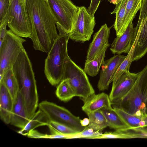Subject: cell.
<instances>
[{
	"mask_svg": "<svg viewBox=\"0 0 147 147\" xmlns=\"http://www.w3.org/2000/svg\"><path fill=\"white\" fill-rule=\"evenodd\" d=\"M11 0H10V2L11 1Z\"/></svg>",
	"mask_w": 147,
	"mask_h": 147,
	"instance_id": "cell-41",
	"label": "cell"
},
{
	"mask_svg": "<svg viewBox=\"0 0 147 147\" xmlns=\"http://www.w3.org/2000/svg\"><path fill=\"white\" fill-rule=\"evenodd\" d=\"M136 27L140 30L138 42L135 48L133 59L137 61L147 53V0H142Z\"/></svg>",
	"mask_w": 147,
	"mask_h": 147,
	"instance_id": "cell-12",
	"label": "cell"
},
{
	"mask_svg": "<svg viewBox=\"0 0 147 147\" xmlns=\"http://www.w3.org/2000/svg\"><path fill=\"white\" fill-rule=\"evenodd\" d=\"M105 115L108 126L116 131H122L130 129V128L124 122L114 111L112 107H104L100 109Z\"/></svg>",
	"mask_w": 147,
	"mask_h": 147,
	"instance_id": "cell-19",
	"label": "cell"
},
{
	"mask_svg": "<svg viewBox=\"0 0 147 147\" xmlns=\"http://www.w3.org/2000/svg\"><path fill=\"white\" fill-rule=\"evenodd\" d=\"M2 81L9 91L14 102L18 93L19 87L17 80L12 69L6 71L0 81Z\"/></svg>",
	"mask_w": 147,
	"mask_h": 147,
	"instance_id": "cell-25",
	"label": "cell"
},
{
	"mask_svg": "<svg viewBox=\"0 0 147 147\" xmlns=\"http://www.w3.org/2000/svg\"><path fill=\"white\" fill-rule=\"evenodd\" d=\"M113 108L124 122L130 128L129 130L145 126V122L142 118L129 113L121 108Z\"/></svg>",
	"mask_w": 147,
	"mask_h": 147,
	"instance_id": "cell-21",
	"label": "cell"
},
{
	"mask_svg": "<svg viewBox=\"0 0 147 147\" xmlns=\"http://www.w3.org/2000/svg\"><path fill=\"white\" fill-rule=\"evenodd\" d=\"M147 103V65L140 72L139 77L127 93L111 105L113 107L121 108L134 115L138 112H144Z\"/></svg>",
	"mask_w": 147,
	"mask_h": 147,
	"instance_id": "cell-4",
	"label": "cell"
},
{
	"mask_svg": "<svg viewBox=\"0 0 147 147\" xmlns=\"http://www.w3.org/2000/svg\"><path fill=\"white\" fill-rule=\"evenodd\" d=\"M100 131L95 130L87 126L82 131L76 135L72 136L70 139H99L102 134Z\"/></svg>",
	"mask_w": 147,
	"mask_h": 147,
	"instance_id": "cell-30",
	"label": "cell"
},
{
	"mask_svg": "<svg viewBox=\"0 0 147 147\" xmlns=\"http://www.w3.org/2000/svg\"><path fill=\"white\" fill-rule=\"evenodd\" d=\"M109 2L110 3H113L114 4H116V2L117 0H108Z\"/></svg>",
	"mask_w": 147,
	"mask_h": 147,
	"instance_id": "cell-39",
	"label": "cell"
},
{
	"mask_svg": "<svg viewBox=\"0 0 147 147\" xmlns=\"http://www.w3.org/2000/svg\"><path fill=\"white\" fill-rule=\"evenodd\" d=\"M101 0H91L90 5L87 9L88 12L94 16L100 3Z\"/></svg>",
	"mask_w": 147,
	"mask_h": 147,
	"instance_id": "cell-33",
	"label": "cell"
},
{
	"mask_svg": "<svg viewBox=\"0 0 147 147\" xmlns=\"http://www.w3.org/2000/svg\"><path fill=\"white\" fill-rule=\"evenodd\" d=\"M51 134H62L74 135L79 133L73 129L64 124L53 121H50L47 126Z\"/></svg>",
	"mask_w": 147,
	"mask_h": 147,
	"instance_id": "cell-28",
	"label": "cell"
},
{
	"mask_svg": "<svg viewBox=\"0 0 147 147\" xmlns=\"http://www.w3.org/2000/svg\"><path fill=\"white\" fill-rule=\"evenodd\" d=\"M27 136L33 138H61L62 136L61 134H47L41 133L34 129L30 130L28 133Z\"/></svg>",
	"mask_w": 147,
	"mask_h": 147,
	"instance_id": "cell-32",
	"label": "cell"
},
{
	"mask_svg": "<svg viewBox=\"0 0 147 147\" xmlns=\"http://www.w3.org/2000/svg\"><path fill=\"white\" fill-rule=\"evenodd\" d=\"M13 33L18 36L30 38L32 34V24L26 9L20 0L10 2L7 24Z\"/></svg>",
	"mask_w": 147,
	"mask_h": 147,
	"instance_id": "cell-8",
	"label": "cell"
},
{
	"mask_svg": "<svg viewBox=\"0 0 147 147\" xmlns=\"http://www.w3.org/2000/svg\"><path fill=\"white\" fill-rule=\"evenodd\" d=\"M107 49H105L94 59L88 62H85L84 70L87 74L94 77L98 74L100 68L105 61V52Z\"/></svg>",
	"mask_w": 147,
	"mask_h": 147,
	"instance_id": "cell-27",
	"label": "cell"
},
{
	"mask_svg": "<svg viewBox=\"0 0 147 147\" xmlns=\"http://www.w3.org/2000/svg\"><path fill=\"white\" fill-rule=\"evenodd\" d=\"M55 93L60 100L65 102L69 101L75 96L74 91L67 79L63 80L58 85Z\"/></svg>",
	"mask_w": 147,
	"mask_h": 147,
	"instance_id": "cell-26",
	"label": "cell"
},
{
	"mask_svg": "<svg viewBox=\"0 0 147 147\" xmlns=\"http://www.w3.org/2000/svg\"><path fill=\"white\" fill-rule=\"evenodd\" d=\"M10 5V0H0V26L7 24Z\"/></svg>",
	"mask_w": 147,
	"mask_h": 147,
	"instance_id": "cell-31",
	"label": "cell"
},
{
	"mask_svg": "<svg viewBox=\"0 0 147 147\" xmlns=\"http://www.w3.org/2000/svg\"><path fill=\"white\" fill-rule=\"evenodd\" d=\"M67 79L75 93L83 102L95 93L86 74L69 57L65 65L63 80Z\"/></svg>",
	"mask_w": 147,
	"mask_h": 147,
	"instance_id": "cell-6",
	"label": "cell"
},
{
	"mask_svg": "<svg viewBox=\"0 0 147 147\" xmlns=\"http://www.w3.org/2000/svg\"><path fill=\"white\" fill-rule=\"evenodd\" d=\"M14 101L3 82L0 81V116L6 124L10 123Z\"/></svg>",
	"mask_w": 147,
	"mask_h": 147,
	"instance_id": "cell-16",
	"label": "cell"
},
{
	"mask_svg": "<svg viewBox=\"0 0 147 147\" xmlns=\"http://www.w3.org/2000/svg\"><path fill=\"white\" fill-rule=\"evenodd\" d=\"M24 105L22 96L18 92L17 97L14 102L10 123L22 129L29 122Z\"/></svg>",
	"mask_w": 147,
	"mask_h": 147,
	"instance_id": "cell-18",
	"label": "cell"
},
{
	"mask_svg": "<svg viewBox=\"0 0 147 147\" xmlns=\"http://www.w3.org/2000/svg\"><path fill=\"white\" fill-rule=\"evenodd\" d=\"M142 1V0H128L126 5L122 28L123 33L129 24L132 22L137 13L141 7Z\"/></svg>",
	"mask_w": 147,
	"mask_h": 147,
	"instance_id": "cell-23",
	"label": "cell"
},
{
	"mask_svg": "<svg viewBox=\"0 0 147 147\" xmlns=\"http://www.w3.org/2000/svg\"><path fill=\"white\" fill-rule=\"evenodd\" d=\"M140 74L125 71L115 81L112 82V86L109 96L112 103L116 102L122 98L132 88Z\"/></svg>",
	"mask_w": 147,
	"mask_h": 147,
	"instance_id": "cell-11",
	"label": "cell"
},
{
	"mask_svg": "<svg viewBox=\"0 0 147 147\" xmlns=\"http://www.w3.org/2000/svg\"><path fill=\"white\" fill-rule=\"evenodd\" d=\"M137 30L134 24L130 23L124 32L114 39L110 49L112 53L121 55L123 53L128 54L136 38Z\"/></svg>",
	"mask_w": 147,
	"mask_h": 147,
	"instance_id": "cell-15",
	"label": "cell"
},
{
	"mask_svg": "<svg viewBox=\"0 0 147 147\" xmlns=\"http://www.w3.org/2000/svg\"><path fill=\"white\" fill-rule=\"evenodd\" d=\"M122 0H117L116 2V4H118Z\"/></svg>",
	"mask_w": 147,
	"mask_h": 147,
	"instance_id": "cell-40",
	"label": "cell"
},
{
	"mask_svg": "<svg viewBox=\"0 0 147 147\" xmlns=\"http://www.w3.org/2000/svg\"><path fill=\"white\" fill-rule=\"evenodd\" d=\"M26 7L32 26L33 47L48 53L59 35L54 18L45 0H26Z\"/></svg>",
	"mask_w": 147,
	"mask_h": 147,
	"instance_id": "cell-1",
	"label": "cell"
},
{
	"mask_svg": "<svg viewBox=\"0 0 147 147\" xmlns=\"http://www.w3.org/2000/svg\"><path fill=\"white\" fill-rule=\"evenodd\" d=\"M55 21L59 35L71 32L79 7L70 0H45Z\"/></svg>",
	"mask_w": 147,
	"mask_h": 147,
	"instance_id": "cell-5",
	"label": "cell"
},
{
	"mask_svg": "<svg viewBox=\"0 0 147 147\" xmlns=\"http://www.w3.org/2000/svg\"><path fill=\"white\" fill-rule=\"evenodd\" d=\"M111 27L106 24L102 26L99 30L94 35L92 42L90 44L85 62L92 61L99 56L105 49L110 46L109 39Z\"/></svg>",
	"mask_w": 147,
	"mask_h": 147,
	"instance_id": "cell-13",
	"label": "cell"
},
{
	"mask_svg": "<svg viewBox=\"0 0 147 147\" xmlns=\"http://www.w3.org/2000/svg\"><path fill=\"white\" fill-rule=\"evenodd\" d=\"M68 35L59 34L45 59L44 73L52 86L58 85L62 80L68 54Z\"/></svg>",
	"mask_w": 147,
	"mask_h": 147,
	"instance_id": "cell-3",
	"label": "cell"
},
{
	"mask_svg": "<svg viewBox=\"0 0 147 147\" xmlns=\"http://www.w3.org/2000/svg\"><path fill=\"white\" fill-rule=\"evenodd\" d=\"M26 40L7 30L5 38L0 46V80L4 73L11 69L19 55L24 49L23 43Z\"/></svg>",
	"mask_w": 147,
	"mask_h": 147,
	"instance_id": "cell-7",
	"label": "cell"
},
{
	"mask_svg": "<svg viewBox=\"0 0 147 147\" xmlns=\"http://www.w3.org/2000/svg\"><path fill=\"white\" fill-rule=\"evenodd\" d=\"M12 69L16 78L25 108L32 109L38 105V96L32 65L24 49L19 55Z\"/></svg>",
	"mask_w": 147,
	"mask_h": 147,
	"instance_id": "cell-2",
	"label": "cell"
},
{
	"mask_svg": "<svg viewBox=\"0 0 147 147\" xmlns=\"http://www.w3.org/2000/svg\"><path fill=\"white\" fill-rule=\"evenodd\" d=\"M86 114L89 120V127L100 131L108 126L106 119L101 109Z\"/></svg>",
	"mask_w": 147,
	"mask_h": 147,
	"instance_id": "cell-24",
	"label": "cell"
},
{
	"mask_svg": "<svg viewBox=\"0 0 147 147\" xmlns=\"http://www.w3.org/2000/svg\"><path fill=\"white\" fill-rule=\"evenodd\" d=\"M7 23H5L0 26V46L1 45L6 35V27Z\"/></svg>",
	"mask_w": 147,
	"mask_h": 147,
	"instance_id": "cell-35",
	"label": "cell"
},
{
	"mask_svg": "<svg viewBox=\"0 0 147 147\" xmlns=\"http://www.w3.org/2000/svg\"><path fill=\"white\" fill-rule=\"evenodd\" d=\"M49 121L45 113L39 109L35 112L26 126L18 131V133L24 136H27L31 130L39 127L48 126Z\"/></svg>",
	"mask_w": 147,
	"mask_h": 147,
	"instance_id": "cell-20",
	"label": "cell"
},
{
	"mask_svg": "<svg viewBox=\"0 0 147 147\" xmlns=\"http://www.w3.org/2000/svg\"><path fill=\"white\" fill-rule=\"evenodd\" d=\"M25 8H26V0H20Z\"/></svg>",
	"mask_w": 147,
	"mask_h": 147,
	"instance_id": "cell-38",
	"label": "cell"
},
{
	"mask_svg": "<svg viewBox=\"0 0 147 147\" xmlns=\"http://www.w3.org/2000/svg\"><path fill=\"white\" fill-rule=\"evenodd\" d=\"M38 107L39 109L45 113L50 121L65 125L79 133L86 127L81 125V119L79 117L75 116L66 109L54 103L43 101L39 103Z\"/></svg>",
	"mask_w": 147,
	"mask_h": 147,
	"instance_id": "cell-9",
	"label": "cell"
},
{
	"mask_svg": "<svg viewBox=\"0 0 147 147\" xmlns=\"http://www.w3.org/2000/svg\"><path fill=\"white\" fill-rule=\"evenodd\" d=\"M82 109L86 114L112 107L109 96L105 92L92 95L84 102Z\"/></svg>",
	"mask_w": 147,
	"mask_h": 147,
	"instance_id": "cell-17",
	"label": "cell"
},
{
	"mask_svg": "<svg viewBox=\"0 0 147 147\" xmlns=\"http://www.w3.org/2000/svg\"><path fill=\"white\" fill-rule=\"evenodd\" d=\"M128 0H122L119 3L116 5L114 10L111 14L116 13V18L114 24V28L117 36L123 34L122 28L125 15L126 5Z\"/></svg>",
	"mask_w": 147,
	"mask_h": 147,
	"instance_id": "cell-22",
	"label": "cell"
},
{
	"mask_svg": "<svg viewBox=\"0 0 147 147\" xmlns=\"http://www.w3.org/2000/svg\"><path fill=\"white\" fill-rule=\"evenodd\" d=\"M126 56L117 55L104 61L101 66L97 88L100 91L107 90L111 80Z\"/></svg>",
	"mask_w": 147,
	"mask_h": 147,
	"instance_id": "cell-14",
	"label": "cell"
},
{
	"mask_svg": "<svg viewBox=\"0 0 147 147\" xmlns=\"http://www.w3.org/2000/svg\"><path fill=\"white\" fill-rule=\"evenodd\" d=\"M80 123L82 126L86 127L88 126L89 123V119L87 118H85L83 120H81Z\"/></svg>",
	"mask_w": 147,
	"mask_h": 147,
	"instance_id": "cell-36",
	"label": "cell"
},
{
	"mask_svg": "<svg viewBox=\"0 0 147 147\" xmlns=\"http://www.w3.org/2000/svg\"><path fill=\"white\" fill-rule=\"evenodd\" d=\"M95 24L94 16L90 14L85 7H79L71 30L68 34L69 38L76 42L89 41L94 32Z\"/></svg>",
	"mask_w": 147,
	"mask_h": 147,
	"instance_id": "cell-10",
	"label": "cell"
},
{
	"mask_svg": "<svg viewBox=\"0 0 147 147\" xmlns=\"http://www.w3.org/2000/svg\"><path fill=\"white\" fill-rule=\"evenodd\" d=\"M135 133L139 134L141 138H147V126L132 130Z\"/></svg>",
	"mask_w": 147,
	"mask_h": 147,
	"instance_id": "cell-34",
	"label": "cell"
},
{
	"mask_svg": "<svg viewBox=\"0 0 147 147\" xmlns=\"http://www.w3.org/2000/svg\"><path fill=\"white\" fill-rule=\"evenodd\" d=\"M145 113L146 114V118L145 120L146 123V125L145 127L147 126V103L146 104L145 111Z\"/></svg>",
	"mask_w": 147,
	"mask_h": 147,
	"instance_id": "cell-37",
	"label": "cell"
},
{
	"mask_svg": "<svg viewBox=\"0 0 147 147\" xmlns=\"http://www.w3.org/2000/svg\"><path fill=\"white\" fill-rule=\"evenodd\" d=\"M141 138V136L138 134L128 131L114 132H106L99 137V139H132Z\"/></svg>",
	"mask_w": 147,
	"mask_h": 147,
	"instance_id": "cell-29",
	"label": "cell"
}]
</instances>
